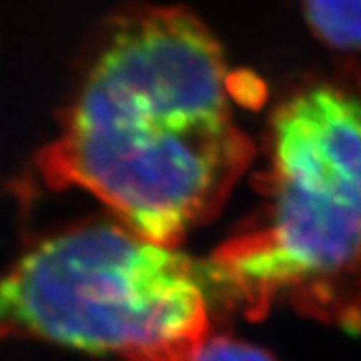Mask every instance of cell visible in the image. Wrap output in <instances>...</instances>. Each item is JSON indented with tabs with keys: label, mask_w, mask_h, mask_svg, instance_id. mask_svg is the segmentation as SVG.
<instances>
[{
	"label": "cell",
	"mask_w": 361,
	"mask_h": 361,
	"mask_svg": "<svg viewBox=\"0 0 361 361\" xmlns=\"http://www.w3.org/2000/svg\"><path fill=\"white\" fill-rule=\"evenodd\" d=\"M233 77L191 11H115L82 49L35 173L54 191H87L142 237L177 249L219 213L257 153L235 118Z\"/></svg>",
	"instance_id": "obj_1"
},
{
	"label": "cell",
	"mask_w": 361,
	"mask_h": 361,
	"mask_svg": "<svg viewBox=\"0 0 361 361\" xmlns=\"http://www.w3.org/2000/svg\"><path fill=\"white\" fill-rule=\"evenodd\" d=\"M261 205L207 261L217 297L249 319L273 305L361 331V97L334 82L271 113Z\"/></svg>",
	"instance_id": "obj_2"
},
{
	"label": "cell",
	"mask_w": 361,
	"mask_h": 361,
	"mask_svg": "<svg viewBox=\"0 0 361 361\" xmlns=\"http://www.w3.org/2000/svg\"><path fill=\"white\" fill-rule=\"evenodd\" d=\"M217 297L209 265L116 217L49 233L0 277V339L116 361H193Z\"/></svg>",
	"instance_id": "obj_3"
},
{
	"label": "cell",
	"mask_w": 361,
	"mask_h": 361,
	"mask_svg": "<svg viewBox=\"0 0 361 361\" xmlns=\"http://www.w3.org/2000/svg\"><path fill=\"white\" fill-rule=\"evenodd\" d=\"M317 39L337 51H361V0H303Z\"/></svg>",
	"instance_id": "obj_4"
},
{
	"label": "cell",
	"mask_w": 361,
	"mask_h": 361,
	"mask_svg": "<svg viewBox=\"0 0 361 361\" xmlns=\"http://www.w3.org/2000/svg\"><path fill=\"white\" fill-rule=\"evenodd\" d=\"M193 361H277L269 349L225 334H211Z\"/></svg>",
	"instance_id": "obj_5"
}]
</instances>
